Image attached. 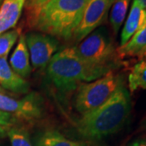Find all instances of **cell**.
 <instances>
[{
    "mask_svg": "<svg viewBox=\"0 0 146 146\" xmlns=\"http://www.w3.org/2000/svg\"><path fill=\"white\" fill-rule=\"evenodd\" d=\"M131 112V97L123 82L106 103L76 123L79 134L86 140L99 141L118 132Z\"/></svg>",
    "mask_w": 146,
    "mask_h": 146,
    "instance_id": "6da1fadb",
    "label": "cell"
},
{
    "mask_svg": "<svg viewBox=\"0 0 146 146\" xmlns=\"http://www.w3.org/2000/svg\"><path fill=\"white\" fill-rule=\"evenodd\" d=\"M89 0H49L30 11V25L37 31L68 40L80 24Z\"/></svg>",
    "mask_w": 146,
    "mask_h": 146,
    "instance_id": "7a4b0ae2",
    "label": "cell"
},
{
    "mask_svg": "<svg viewBox=\"0 0 146 146\" xmlns=\"http://www.w3.org/2000/svg\"><path fill=\"white\" fill-rule=\"evenodd\" d=\"M113 71L110 68L90 66L80 58L76 46L57 52L47 64V75L55 87L61 91H70L80 84L94 81Z\"/></svg>",
    "mask_w": 146,
    "mask_h": 146,
    "instance_id": "3957f363",
    "label": "cell"
},
{
    "mask_svg": "<svg viewBox=\"0 0 146 146\" xmlns=\"http://www.w3.org/2000/svg\"><path fill=\"white\" fill-rule=\"evenodd\" d=\"M123 82L113 71L91 82L80 84L75 96V108L81 116L89 115L106 103Z\"/></svg>",
    "mask_w": 146,
    "mask_h": 146,
    "instance_id": "277c9868",
    "label": "cell"
},
{
    "mask_svg": "<svg viewBox=\"0 0 146 146\" xmlns=\"http://www.w3.org/2000/svg\"><path fill=\"white\" fill-rule=\"evenodd\" d=\"M76 52L84 63L96 68L114 69L116 50L107 29L100 27L86 36L76 46Z\"/></svg>",
    "mask_w": 146,
    "mask_h": 146,
    "instance_id": "5b68a950",
    "label": "cell"
},
{
    "mask_svg": "<svg viewBox=\"0 0 146 146\" xmlns=\"http://www.w3.org/2000/svg\"><path fill=\"white\" fill-rule=\"evenodd\" d=\"M0 110L9 113L16 118L34 120L42 117L44 112L43 101L36 93L27 94L21 99H16L0 91Z\"/></svg>",
    "mask_w": 146,
    "mask_h": 146,
    "instance_id": "8992f818",
    "label": "cell"
},
{
    "mask_svg": "<svg viewBox=\"0 0 146 146\" xmlns=\"http://www.w3.org/2000/svg\"><path fill=\"white\" fill-rule=\"evenodd\" d=\"M32 68L43 69L56 54L59 42L57 38L41 32H30L25 35Z\"/></svg>",
    "mask_w": 146,
    "mask_h": 146,
    "instance_id": "52a82bcc",
    "label": "cell"
},
{
    "mask_svg": "<svg viewBox=\"0 0 146 146\" xmlns=\"http://www.w3.org/2000/svg\"><path fill=\"white\" fill-rule=\"evenodd\" d=\"M115 0H89L80 24L74 32L76 42H80L106 21Z\"/></svg>",
    "mask_w": 146,
    "mask_h": 146,
    "instance_id": "ba28073f",
    "label": "cell"
},
{
    "mask_svg": "<svg viewBox=\"0 0 146 146\" xmlns=\"http://www.w3.org/2000/svg\"><path fill=\"white\" fill-rule=\"evenodd\" d=\"M0 87L18 94H28L29 84L11 68L7 57L0 58Z\"/></svg>",
    "mask_w": 146,
    "mask_h": 146,
    "instance_id": "9c48e42d",
    "label": "cell"
},
{
    "mask_svg": "<svg viewBox=\"0 0 146 146\" xmlns=\"http://www.w3.org/2000/svg\"><path fill=\"white\" fill-rule=\"evenodd\" d=\"M27 0H4L0 6V35L11 30L20 20Z\"/></svg>",
    "mask_w": 146,
    "mask_h": 146,
    "instance_id": "30bf717a",
    "label": "cell"
},
{
    "mask_svg": "<svg viewBox=\"0 0 146 146\" xmlns=\"http://www.w3.org/2000/svg\"><path fill=\"white\" fill-rule=\"evenodd\" d=\"M9 64L13 71L22 78L29 76L32 72V66L25 34H21L19 36L17 45L9 59Z\"/></svg>",
    "mask_w": 146,
    "mask_h": 146,
    "instance_id": "8fae6325",
    "label": "cell"
},
{
    "mask_svg": "<svg viewBox=\"0 0 146 146\" xmlns=\"http://www.w3.org/2000/svg\"><path fill=\"white\" fill-rule=\"evenodd\" d=\"M146 22V11L133 0L125 25L121 33L120 46L128 42Z\"/></svg>",
    "mask_w": 146,
    "mask_h": 146,
    "instance_id": "7c38bea8",
    "label": "cell"
},
{
    "mask_svg": "<svg viewBox=\"0 0 146 146\" xmlns=\"http://www.w3.org/2000/svg\"><path fill=\"white\" fill-rule=\"evenodd\" d=\"M146 48V22L130 40L116 50V54L121 58L139 57Z\"/></svg>",
    "mask_w": 146,
    "mask_h": 146,
    "instance_id": "4fadbf2b",
    "label": "cell"
},
{
    "mask_svg": "<svg viewBox=\"0 0 146 146\" xmlns=\"http://www.w3.org/2000/svg\"><path fill=\"white\" fill-rule=\"evenodd\" d=\"M34 146H85L68 139L56 130H45L37 133L33 142Z\"/></svg>",
    "mask_w": 146,
    "mask_h": 146,
    "instance_id": "5bb4252c",
    "label": "cell"
},
{
    "mask_svg": "<svg viewBox=\"0 0 146 146\" xmlns=\"http://www.w3.org/2000/svg\"><path fill=\"white\" fill-rule=\"evenodd\" d=\"M131 0H115L110 13V23L113 32L117 34L125 20Z\"/></svg>",
    "mask_w": 146,
    "mask_h": 146,
    "instance_id": "9a60e30c",
    "label": "cell"
},
{
    "mask_svg": "<svg viewBox=\"0 0 146 146\" xmlns=\"http://www.w3.org/2000/svg\"><path fill=\"white\" fill-rule=\"evenodd\" d=\"M128 88L131 93L138 89L146 90V60H140L133 66L128 76Z\"/></svg>",
    "mask_w": 146,
    "mask_h": 146,
    "instance_id": "2e32d148",
    "label": "cell"
},
{
    "mask_svg": "<svg viewBox=\"0 0 146 146\" xmlns=\"http://www.w3.org/2000/svg\"><path fill=\"white\" fill-rule=\"evenodd\" d=\"M21 35L19 29H11L0 35V58H7L11 48Z\"/></svg>",
    "mask_w": 146,
    "mask_h": 146,
    "instance_id": "e0dca14e",
    "label": "cell"
},
{
    "mask_svg": "<svg viewBox=\"0 0 146 146\" xmlns=\"http://www.w3.org/2000/svg\"><path fill=\"white\" fill-rule=\"evenodd\" d=\"M7 136L10 141L11 146H34L26 131L19 127H11L7 130Z\"/></svg>",
    "mask_w": 146,
    "mask_h": 146,
    "instance_id": "ac0fdd59",
    "label": "cell"
},
{
    "mask_svg": "<svg viewBox=\"0 0 146 146\" xmlns=\"http://www.w3.org/2000/svg\"><path fill=\"white\" fill-rule=\"evenodd\" d=\"M15 118L12 115H11L9 113L3 112L2 110H0V126L3 127H9L12 125L15 122Z\"/></svg>",
    "mask_w": 146,
    "mask_h": 146,
    "instance_id": "d6986e66",
    "label": "cell"
},
{
    "mask_svg": "<svg viewBox=\"0 0 146 146\" xmlns=\"http://www.w3.org/2000/svg\"><path fill=\"white\" fill-rule=\"evenodd\" d=\"M49 0H27L25 6L29 11L39 7L40 6L43 5Z\"/></svg>",
    "mask_w": 146,
    "mask_h": 146,
    "instance_id": "ffe728a7",
    "label": "cell"
},
{
    "mask_svg": "<svg viewBox=\"0 0 146 146\" xmlns=\"http://www.w3.org/2000/svg\"><path fill=\"white\" fill-rule=\"evenodd\" d=\"M7 129L5 127L0 126V138H4L7 136Z\"/></svg>",
    "mask_w": 146,
    "mask_h": 146,
    "instance_id": "44dd1931",
    "label": "cell"
},
{
    "mask_svg": "<svg viewBox=\"0 0 146 146\" xmlns=\"http://www.w3.org/2000/svg\"><path fill=\"white\" fill-rule=\"evenodd\" d=\"M129 146H146V141H135Z\"/></svg>",
    "mask_w": 146,
    "mask_h": 146,
    "instance_id": "7402d4cb",
    "label": "cell"
},
{
    "mask_svg": "<svg viewBox=\"0 0 146 146\" xmlns=\"http://www.w3.org/2000/svg\"><path fill=\"white\" fill-rule=\"evenodd\" d=\"M138 58H139V60H146V48L141 52Z\"/></svg>",
    "mask_w": 146,
    "mask_h": 146,
    "instance_id": "603a6c76",
    "label": "cell"
},
{
    "mask_svg": "<svg viewBox=\"0 0 146 146\" xmlns=\"http://www.w3.org/2000/svg\"><path fill=\"white\" fill-rule=\"evenodd\" d=\"M136 3H138L146 11V0H134Z\"/></svg>",
    "mask_w": 146,
    "mask_h": 146,
    "instance_id": "cb8c5ba5",
    "label": "cell"
},
{
    "mask_svg": "<svg viewBox=\"0 0 146 146\" xmlns=\"http://www.w3.org/2000/svg\"><path fill=\"white\" fill-rule=\"evenodd\" d=\"M143 126L145 127V128L146 129V116L145 118V120H144V123H143Z\"/></svg>",
    "mask_w": 146,
    "mask_h": 146,
    "instance_id": "d4e9b609",
    "label": "cell"
},
{
    "mask_svg": "<svg viewBox=\"0 0 146 146\" xmlns=\"http://www.w3.org/2000/svg\"><path fill=\"white\" fill-rule=\"evenodd\" d=\"M4 0H0V6H1V4L3 3V2Z\"/></svg>",
    "mask_w": 146,
    "mask_h": 146,
    "instance_id": "484cf974",
    "label": "cell"
}]
</instances>
